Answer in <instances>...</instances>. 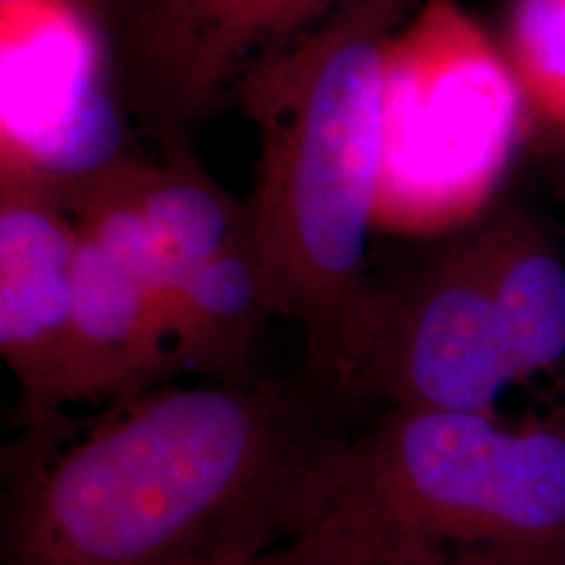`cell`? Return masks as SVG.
<instances>
[{"instance_id": "cell-1", "label": "cell", "mask_w": 565, "mask_h": 565, "mask_svg": "<svg viewBox=\"0 0 565 565\" xmlns=\"http://www.w3.org/2000/svg\"><path fill=\"white\" fill-rule=\"evenodd\" d=\"M356 461V443L282 387H166L30 471L6 515L3 563H249L330 519Z\"/></svg>"}, {"instance_id": "cell-2", "label": "cell", "mask_w": 565, "mask_h": 565, "mask_svg": "<svg viewBox=\"0 0 565 565\" xmlns=\"http://www.w3.org/2000/svg\"><path fill=\"white\" fill-rule=\"evenodd\" d=\"M414 0H351L254 66L236 108L259 134L246 202L275 309L301 324L315 362L356 385L377 291L366 244L383 171L385 53Z\"/></svg>"}, {"instance_id": "cell-3", "label": "cell", "mask_w": 565, "mask_h": 565, "mask_svg": "<svg viewBox=\"0 0 565 565\" xmlns=\"http://www.w3.org/2000/svg\"><path fill=\"white\" fill-rule=\"evenodd\" d=\"M356 482L401 553L440 565H565V412L387 408L356 440Z\"/></svg>"}, {"instance_id": "cell-4", "label": "cell", "mask_w": 565, "mask_h": 565, "mask_svg": "<svg viewBox=\"0 0 565 565\" xmlns=\"http://www.w3.org/2000/svg\"><path fill=\"white\" fill-rule=\"evenodd\" d=\"M526 137L524 95L500 42L454 0H427L385 53L374 225L466 228L492 207Z\"/></svg>"}, {"instance_id": "cell-5", "label": "cell", "mask_w": 565, "mask_h": 565, "mask_svg": "<svg viewBox=\"0 0 565 565\" xmlns=\"http://www.w3.org/2000/svg\"><path fill=\"white\" fill-rule=\"evenodd\" d=\"M351 0H95L129 124L162 162H200L196 141L254 66Z\"/></svg>"}, {"instance_id": "cell-6", "label": "cell", "mask_w": 565, "mask_h": 565, "mask_svg": "<svg viewBox=\"0 0 565 565\" xmlns=\"http://www.w3.org/2000/svg\"><path fill=\"white\" fill-rule=\"evenodd\" d=\"M3 6L0 181L63 202L129 158L110 55L92 6L21 0Z\"/></svg>"}, {"instance_id": "cell-7", "label": "cell", "mask_w": 565, "mask_h": 565, "mask_svg": "<svg viewBox=\"0 0 565 565\" xmlns=\"http://www.w3.org/2000/svg\"><path fill=\"white\" fill-rule=\"evenodd\" d=\"M515 383L469 225L377 291L353 391L387 408L492 412Z\"/></svg>"}, {"instance_id": "cell-8", "label": "cell", "mask_w": 565, "mask_h": 565, "mask_svg": "<svg viewBox=\"0 0 565 565\" xmlns=\"http://www.w3.org/2000/svg\"><path fill=\"white\" fill-rule=\"evenodd\" d=\"M76 254L79 231L61 202L0 181V351L34 427L68 404Z\"/></svg>"}, {"instance_id": "cell-9", "label": "cell", "mask_w": 565, "mask_h": 565, "mask_svg": "<svg viewBox=\"0 0 565 565\" xmlns=\"http://www.w3.org/2000/svg\"><path fill=\"white\" fill-rule=\"evenodd\" d=\"M175 364L171 312L160 282L79 231L68 404L139 395Z\"/></svg>"}, {"instance_id": "cell-10", "label": "cell", "mask_w": 565, "mask_h": 565, "mask_svg": "<svg viewBox=\"0 0 565 565\" xmlns=\"http://www.w3.org/2000/svg\"><path fill=\"white\" fill-rule=\"evenodd\" d=\"M515 380L565 362V254L521 204H494L469 225Z\"/></svg>"}, {"instance_id": "cell-11", "label": "cell", "mask_w": 565, "mask_h": 565, "mask_svg": "<svg viewBox=\"0 0 565 565\" xmlns=\"http://www.w3.org/2000/svg\"><path fill=\"white\" fill-rule=\"evenodd\" d=\"M273 315L270 278L249 225L183 288L173 320L175 359L212 380H249L254 341Z\"/></svg>"}, {"instance_id": "cell-12", "label": "cell", "mask_w": 565, "mask_h": 565, "mask_svg": "<svg viewBox=\"0 0 565 565\" xmlns=\"http://www.w3.org/2000/svg\"><path fill=\"white\" fill-rule=\"evenodd\" d=\"M131 189L158 254L171 324L186 282L217 252L249 228V207L225 194L194 166H152L131 160Z\"/></svg>"}, {"instance_id": "cell-13", "label": "cell", "mask_w": 565, "mask_h": 565, "mask_svg": "<svg viewBox=\"0 0 565 565\" xmlns=\"http://www.w3.org/2000/svg\"><path fill=\"white\" fill-rule=\"evenodd\" d=\"M500 47L524 95L529 134L565 158V0H511Z\"/></svg>"}, {"instance_id": "cell-14", "label": "cell", "mask_w": 565, "mask_h": 565, "mask_svg": "<svg viewBox=\"0 0 565 565\" xmlns=\"http://www.w3.org/2000/svg\"><path fill=\"white\" fill-rule=\"evenodd\" d=\"M398 542L383 513L353 484L349 498L320 526L242 565H391Z\"/></svg>"}, {"instance_id": "cell-15", "label": "cell", "mask_w": 565, "mask_h": 565, "mask_svg": "<svg viewBox=\"0 0 565 565\" xmlns=\"http://www.w3.org/2000/svg\"><path fill=\"white\" fill-rule=\"evenodd\" d=\"M391 565H440L435 561V557H427V555H401L395 557Z\"/></svg>"}, {"instance_id": "cell-16", "label": "cell", "mask_w": 565, "mask_h": 565, "mask_svg": "<svg viewBox=\"0 0 565 565\" xmlns=\"http://www.w3.org/2000/svg\"><path fill=\"white\" fill-rule=\"evenodd\" d=\"M0 3H21V0H0ZM71 3H84V6H92L95 0H71Z\"/></svg>"}]
</instances>
